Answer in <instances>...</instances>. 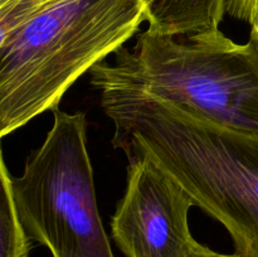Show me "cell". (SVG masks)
<instances>
[{
	"label": "cell",
	"mask_w": 258,
	"mask_h": 257,
	"mask_svg": "<svg viewBox=\"0 0 258 257\" xmlns=\"http://www.w3.org/2000/svg\"><path fill=\"white\" fill-rule=\"evenodd\" d=\"M146 22L141 0H52L0 39V135L58 108L68 88Z\"/></svg>",
	"instance_id": "cell-1"
},
{
	"label": "cell",
	"mask_w": 258,
	"mask_h": 257,
	"mask_svg": "<svg viewBox=\"0 0 258 257\" xmlns=\"http://www.w3.org/2000/svg\"><path fill=\"white\" fill-rule=\"evenodd\" d=\"M148 30L169 37L198 34L219 29L227 0H141Z\"/></svg>",
	"instance_id": "cell-5"
},
{
	"label": "cell",
	"mask_w": 258,
	"mask_h": 257,
	"mask_svg": "<svg viewBox=\"0 0 258 257\" xmlns=\"http://www.w3.org/2000/svg\"><path fill=\"white\" fill-rule=\"evenodd\" d=\"M10 171L2 156L0 179H2V201H0V257H29L32 238L28 236L19 219L12 193Z\"/></svg>",
	"instance_id": "cell-6"
},
{
	"label": "cell",
	"mask_w": 258,
	"mask_h": 257,
	"mask_svg": "<svg viewBox=\"0 0 258 257\" xmlns=\"http://www.w3.org/2000/svg\"><path fill=\"white\" fill-rule=\"evenodd\" d=\"M251 33H253L254 35H256V38H257V40H258V15H257V19H256V22L253 23V24L251 25Z\"/></svg>",
	"instance_id": "cell-10"
},
{
	"label": "cell",
	"mask_w": 258,
	"mask_h": 257,
	"mask_svg": "<svg viewBox=\"0 0 258 257\" xmlns=\"http://www.w3.org/2000/svg\"><path fill=\"white\" fill-rule=\"evenodd\" d=\"M227 13L252 25L258 15V0H227Z\"/></svg>",
	"instance_id": "cell-8"
},
{
	"label": "cell",
	"mask_w": 258,
	"mask_h": 257,
	"mask_svg": "<svg viewBox=\"0 0 258 257\" xmlns=\"http://www.w3.org/2000/svg\"><path fill=\"white\" fill-rule=\"evenodd\" d=\"M42 145L10 176L19 219L53 257H113L96 201L83 112L55 108Z\"/></svg>",
	"instance_id": "cell-3"
},
{
	"label": "cell",
	"mask_w": 258,
	"mask_h": 257,
	"mask_svg": "<svg viewBox=\"0 0 258 257\" xmlns=\"http://www.w3.org/2000/svg\"><path fill=\"white\" fill-rule=\"evenodd\" d=\"M190 257H241L234 252L233 254H226V253H219V252L213 251V249L208 248L207 246L202 243H197L194 247L193 252H191Z\"/></svg>",
	"instance_id": "cell-9"
},
{
	"label": "cell",
	"mask_w": 258,
	"mask_h": 257,
	"mask_svg": "<svg viewBox=\"0 0 258 257\" xmlns=\"http://www.w3.org/2000/svg\"><path fill=\"white\" fill-rule=\"evenodd\" d=\"M49 2L52 0H0V35L12 33Z\"/></svg>",
	"instance_id": "cell-7"
},
{
	"label": "cell",
	"mask_w": 258,
	"mask_h": 257,
	"mask_svg": "<svg viewBox=\"0 0 258 257\" xmlns=\"http://www.w3.org/2000/svg\"><path fill=\"white\" fill-rule=\"evenodd\" d=\"M95 88L145 93L198 118L258 136V40L244 44L221 30L169 37L144 30L113 63L91 68Z\"/></svg>",
	"instance_id": "cell-2"
},
{
	"label": "cell",
	"mask_w": 258,
	"mask_h": 257,
	"mask_svg": "<svg viewBox=\"0 0 258 257\" xmlns=\"http://www.w3.org/2000/svg\"><path fill=\"white\" fill-rule=\"evenodd\" d=\"M188 191L146 156L128 158L127 183L111 221L116 246L126 257H190L198 242L188 214Z\"/></svg>",
	"instance_id": "cell-4"
}]
</instances>
